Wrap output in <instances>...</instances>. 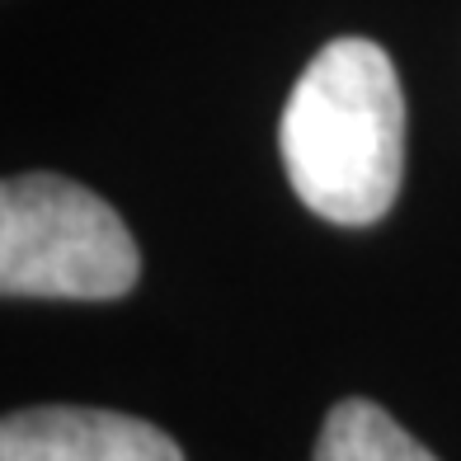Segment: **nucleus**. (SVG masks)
<instances>
[{
    "label": "nucleus",
    "mask_w": 461,
    "mask_h": 461,
    "mask_svg": "<svg viewBox=\"0 0 461 461\" xmlns=\"http://www.w3.org/2000/svg\"><path fill=\"white\" fill-rule=\"evenodd\" d=\"M316 461H438L372 401H339L316 438Z\"/></svg>",
    "instance_id": "4"
},
{
    "label": "nucleus",
    "mask_w": 461,
    "mask_h": 461,
    "mask_svg": "<svg viewBox=\"0 0 461 461\" xmlns=\"http://www.w3.org/2000/svg\"><path fill=\"white\" fill-rule=\"evenodd\" d=\"M278 151L316 217L334 226L386 217L405 175V95L391 57L367 38L325 43L292 86Z\"/></svg>",
    "instance_id": "1"
},
{
    "label": "nucleus",
    "mask_w": 461,
    "mask_h": 461,
    "mask_svg": "<svg viewBox=\"0 0 461 461\" xmlns=\"http://www.w3.org/2000/svg\"><path fill=\"white\" fill-rule=\"evenodd\" d=\"M0 461H184L165 429L113 410H19L0 424Z\"/></svg>",
    "instance_id": "3"
},
{
    "label": "nucleus",
    "mask_w": 461,
    "mask_h": 461,
    "mask_svg": "<svg viewBox=\"0 0 461 461\" xmlns=\"http://www.w3.org/2000/svg\"><path fill=\"white\" fill-rule=\"evenodd\" d=\"M141 255L122 217L61 175H14L0 188L5 297L113 302L137 287Z\"/></svg>",
    "instance_id": "2"
}]
</instances>
